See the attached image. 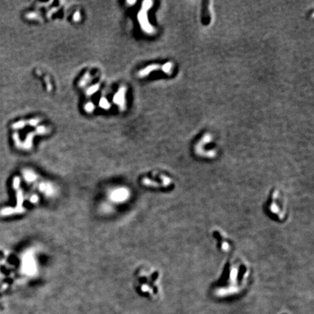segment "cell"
I'll use <instances>...</instances> for the list:
<instances>
[{"mask_svg": "<svg viewBox=\"0 0 314 314\" xmlns=\"http://www.w3.org/2000/svg\"><path fill=\"white\" fill-rule=\"evenodd\" d=\"M213 239L216 242V246L222 254L229 255L234 250V242L227 232L220 228H214L211 231Z\"/></svg>", "mask_w": 314, "mask_h": 314, "instance_id": "3957f363", "label": "cell"}, {"mask_svg": "<svg viewBox=\"0 0 314 314\" xmlns=\"http://www.w3.org/2000/svg\"><path fill=\"white\" fill-rule=\"evenodd\" d=\"M252 273L248 262L240 257H230L222 269L220 276L213 284V291L220 294H236L247 285Z\"/></svg>", "mask_w": 314, "mask_h": 314, "instance_id": "6da1fadb", "label": "cell"}, {"mask_svg": "<svg viewBox=\"0 0 314 314\" xmlns=\"http://www.w3.org/2000/svg\"><path fill=\"white\" fill-rule=\"evenodd\" d=\"M264 211L267 216L276 223H282L287 220L290 209L285 194L281 188H271L264 204Z\"/></svg>", "mask_w": 314, "mask_h": 314, "instance_id": "7a4b0ae2", "label": "cell"}]
</instances>
